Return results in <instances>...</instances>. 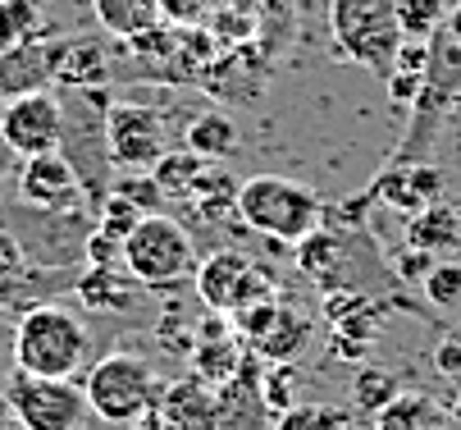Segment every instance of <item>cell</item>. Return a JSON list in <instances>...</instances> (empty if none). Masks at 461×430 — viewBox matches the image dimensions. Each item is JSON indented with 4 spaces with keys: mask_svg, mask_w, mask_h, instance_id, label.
Segmentation results:
<instances>
[{
    "mask_svg": "<svg viewBox=\"0 0 461 430\" xmlns=\"http://www.w3.org/2000/svg\"><path fill=\"white\" fill-rule=\"evenodd\" d=\"M92 334L83 316L64 302H37L19 316L14 339H10V361L28 376H55V380H74L87 366Z\"/></svg>",
    "mask_w": 461,
    "mask_h": 430,
    "instance_id": "6da1fadb",
    "label": "cell"
},
{
    "mask_svg": "<svg viewBox=\"0 0 461 430\" xmlns=\"http://www.w3.org/2000/svg\"><path fill=\"white\" fill-rule=\"evenodd\" d=\"M456 101H461V41H452V32L438 28L429 37V59H425L420 92L407 105L411 124H407L398 151L388 156V165H420V160H429V151H434L438 133L447 129Z\"/></svg>",
    "mask_w": 461,
    "mask_h": 430,
    "instance_id": "7a4b0ae2",
    "label": "cell"
},
{
    "mask_svg": "<svg viewBox=\"0 0 461 430\" xmlns=\"http://www.w3.org/2000/svg\"><path fill=\"white\" fill-rule=\"evenodd\" d=\"M59 101H64L59 151H64V160L74 165V174L83 183V197H87V211L96 215L101 202L114 188V156H110V138H105V105H110V96L101 87H87V92L83 87H64Z\"/></svg>",
    "mask_w": 461,
    "mask_h": 430,
    "instance_id": "3957f363",
    "label": "cell"
},
{
    "mask_svg": "<svg viewBox=\"0 0 461 430\" xmlns=\"http://www.w3.org/2000/svg\"><path fill=\"white\" fill-rule=\"evenodd\" d=\"M238 220L275 242H297L306 233H315L324 224V202L297 178L284 174H256L247 183H238Z\"/></svg>",
    "mask_w": 461,
    "mask_h": 430,
    "instance_id": "277c9868",
    "label": "cell"
},
{
    "mask_svg": "<svg viewBox=\"0 0 461 430\" xmlns=\"http://www.w3.org/2000/svg\"><path fill=\"white\" fill-rule=\"evenodd\" d=\"M329 37L343 59L388 83L398 46L407 41L398 23V0H329Z\"/></svg>",
    "mask_w": 461,
    "mask_h": 430,
    "instance_id": "5b68a950",
    "label": "cell"
},
{
    "mask_svg": "<svg viewBox=\"0 0 461 430\" xmlns=\"http://www.w3.org/2000/svg\"><path fill=\"white\" fill-rule=\"evenodd\" d=\"M87 407L110 421V425H133L160 403V380L151 371V361L138 352H105L96 366H87L83 376Z\"/></svg>",
    "mask_w": 461,
    "mask_h": 430,
    "instance_id": "8992f818",
    "label": "cell"
},
{
    "mask_svg": "<svg viewBox=\"0 0 461 430\" xmlns=\"http://www.w3.org/2000/svg\"><path fill=\"white\" fill-rule=\"evenodd\" d=\"M123 270L142 288H174L192 279L196 248H192V233L183 229V220H174L169 211L142 215L133 233L123 238Z\"/></svg>",
    "mask_w": 461,
    "mask_h": 430,
    "instance_id": "52a82bcc",
    "label": "cell"
},
{
    "mask_svg": "<svg viewBox=\"0 0 461 430\" xmlns=\"http://www.w3.org/2000/svg\"><path fill=\"white\" fill-rule=\"evenodd\" d=\"M192 284H196V297H202L211 312H229V316L247 312L256 302H270L279 293V284L266 266L251 261L247 252H233V248H220L206 261H196Z\"/></svg>",
    "mask_w": 461,
    "mask_h": 430,
    "instance_id": "ba28073f",
    "label": "cell"
},
{
    "mask_svg": "<svg viewBox=\"0 0 461 430\" xmlns=\"http://www.w3.org/2000/svg\"><path fill=\"white\" fill-rule=\"evenodd\" d=\"M10 398L14 416L23 430H78L87 421V394L74 380H55V376H28L14 366V376L0 389Z\"/></svg>",
    "mask_w": 461,
    "mask_h": 430,
    "instance_id": "9c48e42d",
    "label": "cell"
},
{
    "mask_svg": "<svg viewBox=\"0 0 461 430\" xmlns=\"http://www.w3.org/2000/svg\"><path fill=\"white\" fill-rule=\"evenodd\" d=\"M105 138L114 169H151L169 151V129L165 114L138 101H110L105 105Z\"/></svg>",
    "mask_w": 461,
    "mask_h": 430,
    "instance_id": "30bf717a",
    "label": "cell"
},
{
    "mask_svg": "<svg viewBox=\"0 0 461 430\" xmlns=\"http://www.w3.org/2000/svg\"><path fill=\"white\" fill-rule=\"evenodd\" d=\"M0 138L10 142V151L19 160L59 151V138H64V101L50 87L5 101V105H0Z\"/></svg>",
    "mask_w": 461,
    "mask_h": 430,
    "instance_id": "8fae6325",
    "label": "cell"
},
{
    "mask_svg": "<svg viewBox=\"0 0 461 430\" xmlns=\"http://www.w3.org/2000/svg\"><path fill=\"white\" fill-rule=\"evenodd\" d=\"M233 321H238V339H247L266 361H293L311 339V321L297 312V306L279 302V297L247 306V312H238Z\"/></svg>",
    "mask_w": 461,
    "mask_h": 430,
    "instance_id": "7c38bea8",
    "label": "cell"
},
{
    "mask_svg": "<svg viewBox=\"0 0 461 430\" xmlns=\"http://www.w3.org/2000/svg\"><path fill=\"white\" fill-rule=\"evenodd\" d=\"M14 197L23 206H37V211H87L83 183H78L74 165L64 160V151H46V156L19 160Z\"/></svg>",
    "mask_w": 461,
    "mask_h": 430,
    "instance_id": "4fadbf2b",
    "label": "cell"
},
{
    "mask_svg": "<svg viewBox=\"0 0 461 430\" xmlns=\"http://www.w3.org/2000/svg\"><path fill=\"white\" fill-rule=\"evenodd\" d=\"M64 46H69V37L41 32L32 41H19V46L0 50V105L14 101V96H28V92H46L59 78Z\"/></svg>",
    "mask_w": 461,
    "mask_h": 430,
    "instance_id": "5bb4252c",
    "label": "cell"
},
{
    "mask_svg": "<svg viewBox=\"0 0 461 430\" xmlns=\"http://www.w3.org/2000/svg\"><path fill=\"white\" fill-rule=\"evenodd\" d=\"M370 202H384L402 215H416L434 202H443V169L420 160V165H384L379 178L370 183Z\"/></svg>",
    "mask_w": 461,
    "mask_h": 430,
    "instance_id": "9a60e30c",
    "label": "cell"
},
{
    "mask_svg": "<svg viewBox=\"0 0 461 430\" xmlns=\"http://www.w3.org/2000/svg\"><path fill=\"white\" fill-rule=\"evenodd\" d=\"M156 416H160V430H220V394L192 371L160 389Z\"/></svg>",
    "mask_w": 461,
    "mask_h": 430,
    "instance_id": "2e32d148",
    "label": "cell"
},
{
    "mask_svg": "<svg viewBox=\"0 0 461 430\" xmlns=\"http://www.w3.org/2000/svg\"><path fill=\"white\" fill-rule=\"evenodd\" d=\"M74 288H78L83 306H92V312H133L142 284L123 266H87Z\"/></svg>",
    "mask_w": 461,
    "mask_h": 430,
    "instance_id": "e0dca14e",
    "label": "cell"
},
{
    "mask_svg": "<svg viewBox=\"0 0 461 430\" xmlns=\"http://www.w3.org/2000/svg\"><path fill=\"white\" fill-rule=\"evenodd\" d=\"M375 430H447V412L434 394L398 389L375 412Z\"/></svg>",
    "mask_w": 461,
    "mask_h": 430,
    "instance_id": "ac0fdd59",
    "label": "cell"
},
{
    "mask_svg": "<svg viewBox=\"0 0 461 430\" xmlns=\"http://www.w3.org/2000/svg\"><path fill=\"white\" fill-rule=\"evenodd\" d=\"M411 248H425L434 257H447L461 248V211L447 202H434L416 215H407V233H402Z\"/></svg>",
    "mask_w": 461,
    "mask_h": 430,
    "instance_id": "d6986e66",
    "label": "cell"
},
{
    "mask_svg": "<svg viewBox=\"0 0 461 430\" xmlns=\"http://www.w3.org/2000/svg\"><path fill=\"white\" fill-rule=\"evenodd\" d=\"M59 87H105L110 83V50L96 37H69L59 59Z\"/></svg>",
    "mask_w": 461,
    "mask_h": 430,
    "instance_id": "ffe728a7",
    "label": "cell"
},
{
    "mask_svg": "<svg viewBox=\"0 0 461 430\" xmlns=\"http://www.w3.org/2000/svg\"><path fill=\"white\" fill-rule=\"evenodd\" d=\"M206 169H211L206 156H196V151H187V147H178V151L169 147V151L151 165V178L160 183L165 202H192V193L202 188Z\"/></svg>",
    "mask_w": 461,
    "mask_h": 430,
    "instance_id": "44dd1931",
    "label": "cell"
},
{
    "mask_svg": "<svg viewBox=\"0 0 461 430\" xmlns=\"http://www.w3.org/2000/svg\"><path fill=\"white\" fill-rule=\"evenodd\" d=\"M183 147L196 151V156H206L211 165H224L238 151V124L224 110H202V114H192V124L183 133Z\"/></svg>",
    "mask_w": 461,
    "mask_h": 430,
    "instance_id": "7402d4cb",
    "label": "cell"
},
{
    "mask_svg": "<svg viewBox=\"0 0 461 430\" xmlns=\"http://www.w3.org/2000/svg\"><path fill=\"white\" fill-rule=\"evenodd\" d=\"M92 14L114 41H128L160 23V0H92Z\"/></svg>",
    "mask_w": 461,
    "mask_h": 430,
    "instance_id": "603a6c76",
    "label": "cell"
},
{
    "mask_svg": "<svg viewBox=\"0 0 461 430\" xmlns=\"http://www.w3.org/2000/svg\"><path fill=\"white\" fill-rule=\"evenodd\" d=\"M192 361H196V376H202L206 385H229L242 366H247V352L238 339H206L192 348Z\"/></svg>",
    "mask_w": 461,
    "mask_h": 430,
    "instance_id": "cb8c5ba5",
    "label": "cell"
},
{
    "mask_svg": "<svg viewBox=\"0 0 461 430\" xmlns=\"http://www.w3.org/2000/svg\"><path fill=\"white\" fill-rule=\"evenodd\" d=\"M41 32H46L41 5H32V0H0V50L19 46V41H32Z\"/></svg>",
    "mask_w": 461,
    "mask_h": 430,
    "instance_id": "d4e9b609",
    "label": "cell"
},
{
    "mask_svg": "<svg viewBox=\"0 0 461 430\" xmlns=\"http://www.w3.org/2000/svg\"><path fill=\"white\" fill-rule=\"evenodd\" d=\"M447 5H452V0H398L402 37H407V41H429V37L443 28Z\"/></svg>",
    "mask_w": 461,
    "mask_h": 430,
    "instance_id": "484cf974",
    "label": "cell"
},
{
    "mask_svg": "<svg viewBox=\"0 0 461 430\" xmlns=\"http://www.w3.org/2000/svg\"><path fill=\"white\" fill-rule=\"evenodd\" d=\"M110 193H119L123 202H133L142 215L165 211V193H160V183L151 178V169H123V174L114 178V188H110Z\"/></svg>",
    "mask_w": 461,
    "mask_h": 430,
    "instance_id": "4316f807",
    "label": "cell"
},
{
    "mask_svg": "<svg viewBox=\"0 0 461 430\" xmlns=\"http://www.w3.org/2000/svg\"><path fill=\"white\" fill-rule=\"evenodd\" d=\"M402 385H398V376L393 371H379V366H366V371H357V380H352V403L361 407V412H379L393 394H398Z\"/></svg>",
    "mask_w": 461,
    "mask_h": 430,
    "instance_id": "83f0119b",
    "label": "cell"
},
{
    "mask_svg": "<svg viewBox=\"0 0 461 430\" xmlns=\"http://www.w3.org/2000/svg\"><path fill=\"white\" fill-rule=\"evenodd\" d=\"M425 297L438 306V312H447V306L461 302V261L456 257H438L425 275Z\"/></svg>",
    "mask_w": 461,
    "mask_h": 430,
    "instance_id": "f1b7e54d",
    "label": "cell"
},
{
    "mask_svg": "<svg viewBox=\"0 0 461 430\" xmlns=\"http://www.w3.org/2000/svg\"><path fill=\"white\" fill-rule=\"evenodd\" d=\"M352 416L343 407H329V403H315V407H288L279 416V430H348Z\"/></svg>",
    "mask_w": 461,
    "mask_h": 430,
    "instance_id": "f546056e",
    "label": "cell"
},
{
    "mask_svg": "<svg viewBox=\"0 0 461 430\" xmlns=\"http://www.w3.org/2000/svg\"><path fill=\"white\" fill-rule=\"evenodd\" d=\"M293 394H297V371L293 361H275L266 376H260V398H266L270 416H284L293 407Z\"/></svg>",
    "mask_w": 461,
    "mask_h": 430,
    "instance_id": "4dcf8cb0",
    "label": "cell"
},
{
    "mask_svg": "<svg viewBox=\"0 0 461 430\" xmlns=\"http://www.w3.org/2000/svg\"><path fill=\"white\" fill-rule=\"evenodd\" d=\"M211 14V0H160V23L169 28H202Z\"/></svg>",
    "mask_w": 461,
    "mask_h": 430,
    "instance_id": "1f68e13d",
    "label": "cell"
},
{
    "mask_svg": "<svg viewBox=\"0 0 461 430\" xmlns=\"http://www.w3.org/2000/svg\"><path fill=\"white\" fill-rule=\"evenodd\" d=\"M434 261H438L434 252H425V248H411V242H402V248L388 257L393 275H398V279H407V284H425V275H429V266H434Z\"/></svg>",
    "mask_w": 461,
    "mask_h": 430,
    "instance_id": "d6a6232c",
    "label": "cell"
},
{
    "mask_svg": "<svg viewBox=\"0 0 461 430\" xmlns=\"http://www.w3.org/2000/svg\"><path fill=\"white\" fill-rule=\"evenodd\" d=\"M434 371L447 376V380H461V330L443 334L438 348H434Z\"/></svg>",
    "mask_w": 461,
    "mask_h": 430,
    "instance_id": "836d02e7",
    "label": "cell"
},
{
    "mask_svg": "<svg viewBox=\"0 0 461 430\" xmlns=\"http://www.w3.org/2000/svg\"><path fill=\"white\" fill-rule=\"evenodd\" d=\"M420 78H425V74H402V69H393L384 87H388V96L398 101V105H411L416 92H420Z\"/></svg>",
    "mask_w": 461,
    "mask_h": 430,
    "instance_id": "e575fe53",
    "label": "cell"
},
{
    "mask_svg": "<svg viewBox=\"0 0 461 430\" xmlns=\"http://www.w3.org/2000/svg\"><path fill=\"white\" fill-rule=\"evenodd\" d=\"M23 266V248L10 229H0V275H14Z\"/></svg>",
    "mask_w": 461,
    "mask_h": 430,
    "instance_id": "d590c367",
    "label": "cell"
},
{
    "mask_svg": "<svg viewBox=\"0 0 461 430\" xmlns=\"http://www.w3.org/2000/svg\"><path fill=\"white\" fill-rule=\"evenodd\" d=\"M14 160H19V156L10 151V142H5V138H0V183H5V178L14 174Z\"/></svg>",
    "mask_w": 461,
    "mask_h": 430,
    "instance_id": "8d00e7d4",
    "label": "cell"
},
{
    "mask_svg": "<svg viewBox=\"0 0 461 430\" xmlns=\"http://www.w3.org/2000/svg\"><path fill=\"white\" fill-rule=\"evenodd\" d=\"M0 430H23L19 425V416H14V407H10V398L0 394Z\"/></svg>",
    "mask_w": 461,
    "mask_h": 430,
    "instance_id": "74e56055",
    "label": "cell"
},
{
    "mask_svg": "<svg viewBox=\"0 0 461 430\" xmlns=\"http://www.w3.org/2000/svg\"><path fill=\"white\" fill-rule=\"evenodd\" d=\"M443 28L452 32V41H461V0H456V5H447V19H443Z\"/></svg>",
    "mask_w": 461,
    "mask_h": 430,
    "instance_id": "f35d334b",
    "label": "cell"
},
{
    "mask_svg": "<svg viewBox=\"0 0 461 430\" xmlns=\"http://www.w3.org/2000/svg\"><path fill=\"white\" fill-rule=\"evenodd\" d=\"M452 416H456V421H461V394H456V407H452Z\"/></svg>",
    "mask_w": 461,
    "mask_h": 430,
    "instance_id": "ab89813d",
    "label": "cell"
},
{
    "mask_svg": "<svg viewBox=\"0 0 461 430\" xmlns=\"http://www.w3.org/2000/svg\"><path fill=\"white\" fill-rule=\"evenodd\" d=\"M5 357H10V352H5V343H0V366H5Z\"/></svg>",
    "mask_w": 461,
    "mask_h": 430,
    "instance_id": "60d3db41",
    "label": "cell"
},
{
    "mask_svg": "<svg viewBox=\"0 0 461 430\" xmlns=\"http://www.w3.org/2000/svg\"><path fill=\"white\" fill-rule=\"evenodd\" d=\"M32 5H41V10H46V0H32Z\"/></svg>",
    "mask_w": 461,
    "mask_h": 430,
    "instance_id": "b9f144b4",
    "label": "cell"
}]
</instances>
